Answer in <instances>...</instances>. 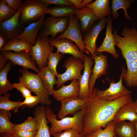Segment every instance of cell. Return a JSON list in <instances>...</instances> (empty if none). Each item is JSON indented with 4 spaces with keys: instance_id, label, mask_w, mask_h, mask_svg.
I'll list each match as a JSON object with an SVG mask.
<instances>
[{
    "instance_id": "1",
    "label": "cell",
    "mask_w": 137,
    "mask_h": 137,
    "mask_svg": "<svg viewBox=\"0 0 137 137\" xmlns=\"http://www.w3.org/2000/svg\"><path fill=\"white\" fill-rule=\"evenodd\" d=\"M94 87L83 119L82 134L84 136L102 127L112 121L119 109L125 104L133 101L131 94L108 101L98 97Z\"/></svg>"
},
{
    "instance_id": "2",
    "label": "cell",
    "mask_w": 137,
    "mask_h": 137,
    "mask_svg": "<svg viewBox=\"0 0 137 137\" xmlns=\"http://www.w3.org/2000/svg\"><path fill=\"white\" fill-rule=\"evenodd\" d=\"M113 34L115 45L121 51L125 59L127 68L137 70V29L125 27L121 37L114 30Z\"/></svg>"
},
{
    "instance_id": "3",
    "label": "cell",
    "mask_w": 137,
    "mask_h": 137,
    "mask_svg": "<svg viewBox=\"0 0 137 137\" xmlns=\"http://www.w3.org/2000/svg\"><path fill=\"white\" fill-rule=\"evenodd\" d=\"M86 111V108L81 110L72 117H65L58 120L57 115L49 107H46V118L51 123L49 128L51 135L63 130L74 129L78 130L82 133L83 130V119Z\"/></svg>"
},
{
    "instance_id": "4",
    "label": "cell",
    "mask_w": 137,
    "mask_h": 137,
    "mask_svg": "<svg viewBox=\"0 0 137 137\" xmlns=\"http://www.w3.org/2000/svg\"><path fill=\"white\" fill-rule=\"evenodd\" d=\"M19 72L22 74L19 78L26 87L31 92L34 93L41 99L42 105H51L52 102L49 98V94L38 74L31 73L26 69H20Z\"/></svg>"
},
{
    "instance_id": "5",
    "label": "cell",
    "mask_w": 137,
    "mask_h": 137,
    "mask_svg": "<svg viewBox=\"0 0 137 137\" xmlns=\"http://www.w3.org/2000/svg\"><path fill=\"white\" fill-rule=\"evenodd\" d=\"M41 0H26L21 8L20 22L22 25L36 22L45 15L48 8Z\"/></svg>"
},
{
    "instance_id": "6",
    "label": "cell",
    "mask_w": 137,
    "mask_h": 137,
    "mask_svg": "<svg viewBox=\"0 0 137 137\" xmlns=\"http://www.w3.org/2000/svg\"><path fill=\"white\" fill-rule=\"evenodd\" d=\"M48 39L37 37L36 44L31 46L29 52L40 70L47 66L48 56L54 49V47L49 44Z\"/></svg>"
},
{
    "instance_id": "7",
    "label": "cell",
    "mask_w": 137,
    "mask_h": 137,
    "mask_svg": "<svg viewBox=\"0 0 137 137\" xmlns=\"http://www.w3.org/2000/svg\"><path fill=\"white\" fill-rule=\"evenodd\" d=\"M63 67L65 68V71L63 73L59 74L57 77V87L58 89L68 81L76 79L79 81L82 76L81 72L84 68V64L79 58L72 56L66 60Z\"/></svg>"
},
{
    "instance_id": "8",
    "label": "cell",
    "mask_w": 137,
    "mask_h": 137,
    "mask_svg": "<svg viewBox=\"0 0 137 137\" xmlns=\"http://www.w3.org/2000/svg\"><path fill=\"white\" fill-rule=\"evenodd\" d=\"M69 23V17L61 18L50 17L45 19L38 33L39 37L47 38L51 36L55 38L58 34L66 30Z\"/></svg>"
},
{
    "instance_id": "9",
    "label": "cell",
    "mask_w": 137,
    "mask_h": 137,
    "mask_svg": "<svg viewBox=\"0 0 137 137\" xmlns=\"http://www.w3.org/2000/svg\"><path fill=\"white\" fill-rule=\"evenodd\" d=\"M82 33L78 20L75 15L69 17L68 27L64 32L59 35L57 38L67 39L74 42L81 52L88 54L90 53L85 47Z\"/></svg>"
},
{
    "instance_id": "10",
    "label": "cell",
    "mask_w": 137,
    "mask_h": 137,
    "mask_svg": "<svg viewBox=\"0 0 137 137\" xmlns=\"http://www.w3.org/2000/svg\"><path fill=\"white\" fill-rule=\"evenodd\" d=\"M21 9L10 18L0 23V33L8 41L22 33V25L20 22Z\"/></svg>"
},
{
    "instance_id": "11",
    "label": "cell",
    "mask_w": 137,
    "mask_h": 137,
    "mask_svg": "<svg viewBox=\"0 0 137 137\" xmlns=\"http://www.w3.org/2000/svg\"><path fill=\"white\" fill-rule=\"evenodd\" d=\"M123 72L122 71L118 81L116 83L110 82V86L107 89L102 90L96 88V94L97 96L105 100L111 101L125 95L131 94L132 92L123 84Z\"/></svg>"
},
{
    "instance_id": "12",
    "label": "cell",
    "mask_w": 137,
    "mask_h": 137,
    "mask_svg": "<svg viewBox=\"0 0 137 137\" xmlns=\"http://www.w3.org/2000/svg\"><path fill=\"white\" fill-rule=\"evenodd\" d=\"M90 99V96L87 98H81L78 97L61 101V108L57 116L60 119L69 114L73 115L79 111L87 107Z\"/></svg>"
},
{
    "instance_id": "13",
    "label": "cell",
    "mask_w": 137,
    "mask_h": 137,
    "mask_svg": "<svg viewBox=\"0 0 137 137\" xmlns=\"http://www.w3.org/2000/svg\"><path fill=\"white\" fill-rule=\"evenodd\" d=\"M49 44L55 47L57 52L63 54H68L72 56L79 59L82 62L84 61V54L81 52L77 46L73 42L68 39L58 38L48 39Z\"/></svg>"
},
{
    "instance_id": "14",
    "label": "cell",
    "mask_w": 137,
    "mask_h": 137,
    "mask_svg": "<svg viewBox=\"0 0 137 137\" xmlns=\"http://www.w3.org/2000/svg\"><path fill=\"white\" fill-rule=\"evenodd\" d=\"M1 54L10 60L13 65H19L24 69H30L37 73L40 71L28 52L24 51L15 53L11 51H3Z\"/></svg>"
},
{
    "instance_id": "15",
    "label": "cell",
    "mask_w": 137,
    "mask_h": 137,
    "mask_svg": "<svg viewBox=\"0 0 137 137\" xmlns=\"http://www.w3.org/2000/svg\"><path fill=\"white\" fill-rule=\"evenodd\" d=\"M92 57L94 61V64L92 70L89 82L90 96L92 93L96 80L102 76L107 75V71L108 67L107 55L101 53L98 55L95 54Z\"/></svg>"
},
{
    "instance_id": "16",
    "label": "cell",
    "mask_w": 137,
    "mask_h": 137,
    "mask_svg": "<svg viewBox=\"0 0 137 137\" xmlns=\"http://www.w3.org/2000/svg\"><path fill=\"white\" fill-rule=\"evenodd\" d=\"M107 23V18H104L94 24L88 32L84 34L83 40L85 47L92 56L94 55L97 48L96 45L97 37Z\"/></svg>"
},
{
    "instance_id": "17",
    "label": "cell",
    "mask_w": 137,
    "mask_h": 137,
    "mask_svg": "<svg viewBox=\"0 0 137 137\" xmlns=\"http://www.w3.org/2000/svg\"><path fill=\"white\" fill-rule=\"evenodd\" d=\"M84 71L79 81V93L78 97L81 98H88L90 96L89 82L92 71V67L94 62L91 56L84 54Z\"/></svg>"
},
{
    "instance_id": "18",
    "label": "cell",
    "mask_w": 137,
    "mask_h": 137,
    "mask_svg": "<svg viewBox=\"0 0 137 137\" xmlns=\"http://www.w3.org/2000/svg\"><path fill=\"white\" fill-rule=\"evenodd\" d=\"M113 20L110 16L107 18L106 36L101 45L97 48L96 51L100 53L106 52L112 55L115 59H118L119 55L117 52L115 46V41L112 33V26Z\"/></svg>"
},
{
    "instance_id": "19",
    "label": "cell",
    "mask_w": 137,
    "mask_h": 137,
    "mask_svg": "<svg viewBox=\"0 0 137 137\" xmlns=\"http://www.w3.org/2000/svg\"><path fill=\"white\" fill-rule=\"evenodd\" d=\"M79 81L76 79L72 80L69 84H63L57 90H54L52 95L55 99L58 101L71 98L78 97L79 93Z\"/></svg>"
},
{
    "instance_id": "20",
    "label": "cell",
    "mask_w": 137,
    "mask_h": 137,
    "mask_svg": "<svg viewBox=\"0 0 137 137\" xmlns=\"http://www.w3.org/2000/svg\"><path fill=\"white\" fill-rule=\"evenodd\" d=\"M45 17L44 15L37 21L29 24L16 38L26 40L32 46L35 45L38 34L43 24Z\"/></svg>"
},
{
    "instance_id": "21",
    "label": "cell",
    "mask_w": 137,
    "mask_h": 137,
    "mask_svg": "<svg viewBox=\"0 0 137 137\" xmlns=\"http://www.w3.org/2000/svg\"><path fill=\"white\" fill-rule=\"evenodd\" d=\"M44 106L37 107L33 115L38 123V128L35 137H50L49 128L47 125Z\"/></svg>"
},
{
    "instance_id": "22",
    "label": "cell",
    "mask_w": 137,
    "mask_h": 137,
    "mask_svg": "<svg viewBox=\"0 0 137 137\" xmlns=\"http://www.w3.org/2000/svg\"><path fill=\"white\" fill-rule=\"evenodd\" d=\"M75 15L80 21V30L82 33L84 34L91 29L96 21L93 12L86 7L78 10Z\"/></svg>"
},
{
    "instance_id": "23",
    "label": "cell",
    "mask_w": 137,
    "mask_h": 137,
    "mask_svg": "<svg viewBox=\"0 0 137 137\" xmlns=\"http://www.w3.org/2000/svg\"><path fill=\"white\" fill-rule=\"evenodd\" d=\"M110 4L109 0H96L85 7L92 11L95 16L96 21H99L111 14Z\"/></svg>"
},
{
    "instance_id": "24",
    "label": "cell",
    "mask_w": 137,
    "mask_h": 137,
    "mask_svg": "<svg viewBox=\"0 0 137 137\" xmlns=\"http://www.w3.org/2000/svg\"><path fill=\"white\" fill-rule=\"evenodd\" d=\"M131 102L125 104L118 110L112 121L114 124L127 120L133 123L137 121V113L131 106Z\"/></svg>"
},
{
    "instance_id": "25",
    "label": "cell",
    "mask_w": 137,
    "mask_h": 137,
    "mask_svg": "<svg viewBox=\"0 0 137 137\" xmlns=\"http://www.w3.org/2000/svg\"><path fill=\"white\" fill-rule=\"evenodd\" d=\"M114 131L118 137H136V128L133 122L123 121L116 123Z\"/></svg>"
},
{
    "instance_id": "26",
    "label": "cell",
    "mask_w": 137,
    "mask_h": 137,
    "mask_svg": "<svg viewBox=\"0 0 137 137\" xmlns=\"http://www.w3.org/2000/svg\"><path fill=\"white\" fill-rule=\"evenodd\" d=\"M31 46L25 40L15 38L8 41L0 50L1 52L13 50L15 53L24 51L29 52Z\"/></svg>"
},
{
    "instance_id": "27",
    "label": "cell",
    "mask_w": 137,
    "mask_h": 137,
    "mask_svg": "<svg viewBox=\"0 0 137 137\" xmlns=\"http://www.w3.org/2000/svg\"><path fill=\"white\" fill-rule=\"evenodd\" d=\"M37 74L41 78L49 94L52 95L54 86L58 84L55 75L47 66L42 68Z\"/></svg>"
},
{
    "instance_id": "28",
    "label": "cell",
    "mask_w": 137,
    "mask_h": 137,
    "mask_svg": "<svg viewBox=\"0 0 137 137\" xmlns=\"http://www.w3.org/2000/svg\"><path fill=\"white\" fill-rule=\"evenodd\" d=\"M79 10L74 5L48 7L46 14H50L52 17L61 18L70 17L75 15Z\"/></svg>"
},
{
    "instance_id": "29",
    "label": "cell",
    "mask_w": 137,
    "mask_h": 137,
    "mask_svg": "<svg viewBox=\"0 0 137 137\" xmlns=\"http://www.w3.org/2000/svg\"><path fill=\"white\" fill-rule=\"evenodd\" d=\"M12 63L8 61L5 67L0 72V94L4 95L14 88L13 84L7 79V74L11 68Z\"/></svg>"
},
{
    "instance_id": "30",
    "label": "cell",
    "mask_w": 137,
    "mask_h": 137,
    "mask_svg": "<svg viewBox=\"0 0 137 137\" xmlns=\"http://www.w3.org/2000/svg\"><path fill=\"white\" fill-rule=\"evenodd\" d=\"M133 1L129 0H112L111 6L112 13L114 20L117 18L119 13L117 12L120 9H122L124 11V16L127 19L131 20L127 12V9L130 7Z\"/></svg>"
},
{
    "instance_id": "31",
    "label": "cell",
    "mask_w": 137,
    "mask_h": 137,
    "mask_svg": "<svg viewBox=\"0 0 137 137\" xmlns=\"http://www.w3.org/2000/svg\"><path fill=\"white\" fill-rule=\"evenodd\" d=\"M10 111L3 110H0V133L11 134L14 130L13 124L9 121Z\"/></svg>"
},
{
    "instance_id": "32",
    "label": "cell",
    "mask_w": 137,
    "mask_h": 137,
    "mask_svg": "<svg viewBox=\"0 0 137 137\" xmlns=\"http://www.w3.org/2000/svg\"><path fill=\"white\" fill-rule=\"evenodd\" d=\"M11 96L9 93L2 96L0 95V109L8 111L14 110L17 111L18 108L20 107L21 102L20 101H10L9 98Z\"/></svg>"
},
{
    "instance_id": "33",
    "label": "cell",
    "mask_w": 137,
    "mask_h": 137,
    "mask_svg": "<svg viewBox=\"0 0 137 137\" xmlns=\"http://www.w3.org/2000/svg\"><path fill=\"white\" fill-rule=\"evenodd\" d=\"M13 129L15 130H23L27 131H36L38 128L37 120L34 117L29 116L25 121L21 124H13Z\"/></svg>"
},
{
    "instance_id": "34",
    "label": "cell",
    "mask_w": 137,
    "mask_h": 137,
    "mask_svg": "<svg viewBox=\"0 0 137 137\" xmlns=\"http://www.w3.org/2000/svg\"><path fill=\"white\" fill-rule=\"evenodd\" d=\"M112 121L103 130L100 128L85 136V137H114L115 134L114 131L115 125Z\"/></svg>"
},
{
    "instance_id": "35",
    "label": "cell",
    "mask_w": 137,
    "mask_h": 137,
    "mask_svg": "<svg viewBox=\"0 0 137 137\" xmlns=\"http://www.w3.org/2000/svg\"><path fill=\"white\" fill-rule=\"evenodd\" d=\"M63 54L57 52L49 54L48 58L47 66L57 77L59 74L57 70V67L59 62L63 57Z\"/></svg>"
},
{
    "instance_id": "36",
    "label": "cell",
    "mask_w": 137,
    "mask_h": 137,
    "mask_svg": "<svg viewBox=\"0 0 137 137\" xmlns=\"http://www.w3.org/2000/svg\"><path fill=\"white\" fill-rule=\"evenodd\" d=\"M16 12L7 4L5 0H0V23L10 18Z\"/></svg>"
},
{
    "instance_id": "37",
    "label": "cell",
    "mask_w": 137,
    "mask_h": 137,
    "mask_svg": "<svg viewBox=\"0 0 137 137\" xmlns=\"http://www.w3.org/2000/svg\"><path fill=\"white\" fill-rule=\"evenodd\" d=\"M54 137H85L79 131L71 129L57 132L53 134Z\"/></svg>"
},
{
    "instance_id": "38",
    "label": "cell",
    "mask_w": 137,
    "mask_h": 137,
    "mask_svg": "<svg viewBox=\"0 0 137 137\" xmlns=\"http://www.w3.org/2000/svg\"><path fill=\"white\" fill-rule=\"evenodd\" d=\"M41 99L39 97L32 95L25 98L24 100L21 102L20 106H25L29 108H32L39 103L41 104Z\"/></svg>"
},
{
    "instance_id": "39",
    "label": "cell",
    "mask_w": 137,
    "mask_h": 137,
    "mask_svg": "<svg viewBox=\"0 0 137 137\" xmlns=\"http://www.w3.org/2000/svg\"><path fill=\"white\" fill-rule=\"evenodd\" d=\"M13 88L16 89L21 92L24 98L32 95L31 91L28 89L21 81H19L18 83H14L13 84Z\"/></svg>"
},
{
    "instance_id": "40",
    "label": "cell",
    "mask_w": 137,
    "mask_h": 137,
    "mask_svg": "<svg viewBox=\"0 0 137 137\" xmlns=\"http://www.w3.org/2000/svg\"><path fill=\"white\" fill-rule=\"evenodd\" d=\"M37 130L27 131L14 130L11 134L13 137H35Z\"/></svg>"
},
{
    "instance_id": "41",
    "label": "cell",
    "mask_w": 137,
    "mask_h": 137,
    "mask_svg": "<svg viewBox=\"0 0 137 137\" xmlns=\"http://www.w3.org/2000/svg\"><path fill=\"white\" fill-rule=\"evenodd\" d=\"M47 6L54 4L62 6H68L74 5L70 0H41Z\"/></svg>"
},
{
    "instance_id": "42",
    "label": "cell",
    "mask_w": 137,
    "mask_h": 137,
    "mask_svg": "<svg viewBox=\"0 0 137 137\" xmlns=\"http://www.w3.org/2000/svg\"><path fill=\"white\" fill-rule=\"evenodd\" d=\"M5 1L16 12L21 8L23 3L21 0H5Z\"/></svg>"
},
{
    "instance_id": "43",
    "label": "cell",
    "mask_w": 137,
    "mask_h": 137,
    "mask_svg": "<svg viewBox=\"0 0 137 137\" xmlns=\"http://www.w3.org/2000/svg\"><path fill=\"white\" fill-rule=\"evenodd\" d=\"M77 9L79 10L85 7L88 4L92 3V0H70Z\"/></svg>"
},
{
    "instance_id": "44",
    "label": "cell",
    "mask_w": 137,
    "mask_h": 137,
    "mask_svg": "<svg viewBox=\"0 0 137 137\" xmlns=\"http://www.w3.org/2000/svg\"><path fill=\"white\" fill-rule=\"evenodd\" d=\"M7 60L1 54L0 55V71L2 70L5 66Z\"/></svg>"
},
{
    "instance_id": "45",
    "label": "cell",
    "mask_w": 137,
    "mask_h": 137,
    "mask_svg": "<svg viewBox=\"0 0 137 137\" xmlns=\"http://www.w3.org/2000/svg\"><path fill=\"white\" fill-rule=\"evenodd\" d=\"M7 42L6 38L0 33V49L5 45Z\"/></svg>"
},
{
    "instance_id": "46",
    "label": "cell",
    "mask_w": 137,
    "mask_h": 137,
    "mask_svg": "<svg viewBox=\"0 0 137 137\" xmlns=\"http://www.w3.org/2000/svg\"><path fill=\"white\" fill-rule=\"evenodd\" d=\"M130 104L132 108L137 113V99L135 101L131 102Z\"/></svg>"
},
{
    "instance_id": "47",
    "label": "cell",
    "mask_w": 137,
    "mask_h": 137,
    "mask_svg": "<svg viewBox=\"0 0 137 137\" xmlns=\"http://www.w3.org/2000/svg\"><path fill=\"white\" fill-rule=\"evenodd\" d=\"M1 137H13L11 134L7 133H1Z\"/></svg>"
},
{
    "instance_id": "48",
    "label": "cell",
    "mask_w": 137,
    "mask_h": 137,
    "mask_svg": "<svg viewBox=\"0 0 137 137\" xmlns=\"http://www.w3.org/2000/svg\"><path fill=\"white\" fill-rule=\"evenodd\" d=\"M133 123L135 124V126L136 128V137H137V121L134 122Z\"/></svg>"
},
{
    "instance_id": "49",
    "label": "cell",
    "mask_w": 137,
    "mask_h": 137,
    "mask_svg": "<svg viewBox=\"0 0 137 137\" xmlns=\"http://www.w3.org/2000/svg\"><path fill=\"white\" fill-rule=\"evenodd\" d=\"M114 137H118L117 136H116V135H115L114 136Z\"/></svg>"
},
{
    "instance_id": "50",
    "label": "cell",
    "mask_w": 137,
    "mask_h": 137,
    "mask_svg": "<svg viewBox=\"0 0 137 137\" xmlns=\"http://www.w3.org/2000/svg\"></svg>"
}]
</instances>
